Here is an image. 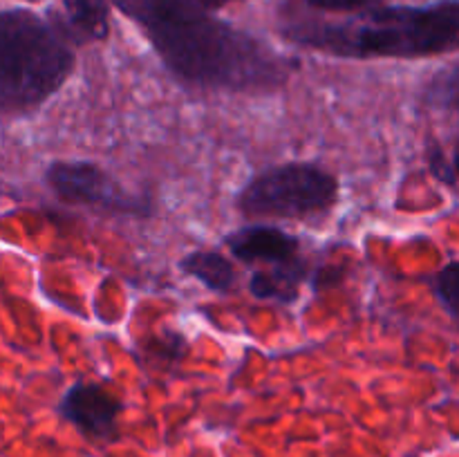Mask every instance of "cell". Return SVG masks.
Returning a JSON list of instances; mask_svg holds the SVG:
<instances>
[{
	"mask_svg": "<svg viewBox=\"0 0 459 457\" xmlns=\"http://www.w3.org/2000/svg\"><path fill=\"white\" fill-rule=\"evenodd\" d=\"M151 40L164 65L184 83L229 92L278 90L294 61L255 36L211 16H173L148 0H112Z\"/></svg>",
	"mask_w": 459,
	"mask_h": 457,
	"instance_id": "cell-1",
	"label": "cell"
},
{
	"mask_svg": "<svg viewBox=\"0 0 459 457\" xmlns=\"http://www.w3.org/2000/svg\"><path fill=\"white\" fill-rule=\"evenodd\" d=\"M285 36L303 47L343 58L435 56L457 47L459 3L370 9L345 22L294 25Z\"/></svg>",
	"mask_w": 459,
	"mask_h": 457,
	"instance_id": "cell-2",
	"label": "cell"
},
{
	"mask_svg": "<svg viewBox=\"0 0 459 457\" xmlns=\"http://www.w3.org/2000/svg\"><path fill=\"white\" fill-rule=\"evenodd\" d=\"M74 70L72 45L30 9L0 12V112L25 115L63 88Z\"/></svg>",
	"mask_w": 459,
	"mask_h": 457,
	"instance_id": "cell-3",
	"label": "cell"
},
{
	"mask_svg": "<svg viewBox=\"0 0 459 457\" xmlns=\"http://www.w3.org/2000/svg\"><path fill=\"white\" fill-rule=\"evenodd\" d=\"M339 200V179L316 164H282L255 175L238 195L247 218L316 220Z\"/></svg>",
	"mask_w": 459,
	"mask_h": 457,
	"instance_id": "cell-4",
	"label": "cell"
},
{
	"mask_svg": "<svg viewBox=\"0 0 459 457\" xmlns=\"http://www.w3.org/2000/svg\"><path fill=\"white\" fill-rule=\"evenodd\" d=\"M45 179L61 200L124 215H148L151 202L126 191L110 173L90 161H54Z\"/></svg>",
	"mask_w": 459,
	"mask_h": 457,
	"instance_id": "cell-5",
	"label": "cell"
},
{
	"mask_svg": "<svg viewBox=\"0 0 459 457\" xmlns=\"http://www.w3.org/2000/svg\"><path fill=\"white\" fill-rule=\"evenodd\" d=\"M124 403L106 385L92 381H79L72 385L61 399V415L70 421L79 433L94 442H112L117 439V421H119Z\"/></svg>",
	"mask_w": 459,
	"mask_h": 457,
	"instance_id": "cell-6",
	"label": "cell"
},
{
	"mask_svg": "<svg viewBox=\"0 0 459 457\" xmlns=\"http://www.w3.org/2000/svg\"><path fill=\"white\" fill-rule=\"evenodd\" d=\"M224 242H227L229 251L242 263L278 264L299 258L300 251L299 237L290 236L282 228L267 227V224L238 228V231L229 233Z\"/></svg>",
	"mask_w": 459,
	"mask_h": 457,
	"instance_id": "cell-7",
	"label": "cell"
},
{
	"mask_svg": "<svg viewBox=\"0 0 459 457\" xmlns=\"http://www.w3.org/2000/svg\"><path fill=\"white\" fill-rule=\"evenodd\" d=\"M67 43H97L110 31L108 0H63L61 16L52 22Z\"/></svg>",
	"mask_w": 459,
	"mask_h": 457,
	"instance_id": "cell-8",
	"label": "cell"
},
{
	"mask_svg": "<svg viewBox=\"0 0 459 457\" xmlns=\"http://www.w3.org/2000/svg\"><path fill=\"white\" fill-rule=\"evenodd\" d=\"M305 278V263L300 258L273 264L267 272H255L251 276L249 289L255 298H276L282 303H291L299 294V285Z\"/></svg>",
	"mask_w": 459,
	"mask_h": 457,
	"instance_id": "cell-9",
	"label": "cell"
},
{
	"mask_svg": "<svg viewBox=\"0 0 459 457\" xmlns=\"http://www.w3.org/2000/svg\"><path fill=\"white\" fill-rule=\"evenodd\" d=\"M184 273L200 280L202 285L209 287L211 291H231L236 285V267L227 255L218 254V251H191L186 258L179 263Z\"/></svg>",
	"mask_w": 459,
	"mask_h": 457,
	"instance_id": "cell-10",
	"label": "cell"
},
{
	"mask_svg": "<svg viewBox=\"0 0 459 457\" xmlns=\"http://www.w3.org/2000/svg\"><path fill=\"white\" fill-rule=\"evenodd\" d=\"M157 12L173 16H211V12L236 0H148Z\"/></svg>",
	"mask_w": 459,
	"mask_h": 457,
	"instance_id": "cell-11",
	"label": "cell"
},
{
	"mask_svg": "<svg viewBox=\"0 0 459 457\" xmlns=\"http://www.w3.org/2000/svg\"><path fill=\"white\" fill-rule=\"evenodd\" d=\"M457 272L459 264L453 260L448 263L442 272L435 273L433 278V289L435 296H437L439 303L444 305L451 318H457Z\"/></svg>",
	"mask_w": 459,
	"mask_h": 457,
	"instance_id": "cell-12",
	"label": "cell"
},
{
	"mask_svg": "<svg viewBox=\"0 0 459 457\" xmlns=\"http://www.w3.org/2000/svg\"><path fill=\"white\" fill-rule=\"evenodd\" d=\"M429 166L442 182H446L448 186H455V164L444 155V148L437 143L429 148Z\"/></svg>",
	"mask_w": 459,
	"mask_h": 457,
	"instance_id": "cell-13",
	"label": "cell"
},
{
	"mask_svg": "<svg viewBox=\"0 0 459 457\" xmlns=\"http://www.w3.org/2000/svg\"><path fill=\"white\" fill-rule=\"evenodd\" d=\"M305 3L325 12H363L379 4L381 0H305Z\"/></svg>",
	"mask_w": 459,
	"mask_h": 457,
	"instance_id": "cell-14",
	"label": "cell"
}]
</instances>
